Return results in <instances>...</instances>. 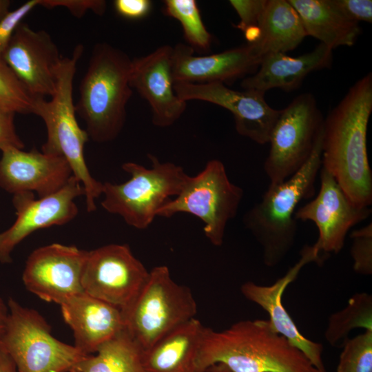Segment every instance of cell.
<instances>
[{
    "mask_svg": "<svg viewBox=\"0 0 372 372\" xmlns=\"http://www.w3.org/2000/svg\"><path fill=\"white\" fill-rule=\"evenodd\" d=\"M372 112V74L357 81L323 121L322 167L350 201L360 208L372 203V173L366 132Z\"/></svg>",
    "mask_w": 372,
    "mask_h": 372,
    "instance_id": "cell-1",
    "label": "cell"
},
{
    "mask_svg": "<svg viewBox=\"0 0 372 372\" xmlns=\"http://www.w3.org/2000/svg\"><path fill=\"white\" fill-rule=\"evenodd\" d=\"M216 364L231 372H321L265 320H241L220 331L204 327L198 372Z\"/></svg>",
    "mask_w": 372,
    "mask_h": 372,
    "instance_id": "cell-2",
    "label": "cell"
},
{
    "mask_svg": "<svg viewBox=\"0 0 372 372\" xmlns=\"http://www.w3.org/2000/svg\"><path fill=\"white\" fill-rule=\"evenodd\" d=\"M131 68L132 59L122 50L107 43L94 47L75 105L94 142L112 141L122 131L132 94Z\"/></svg>",
    "mask_w": 372,
    "mask_h": 372,
    "instance_id": "cell-3",
    "label": "cell"
},
{
    "mask_svg": "<svg viewBox=\"0 0 372 372\" xmlns=\"http://www.w3.org/2000/svg\"><path fill=\"white\" fill-rule=\"evenodd\" d=\"M322 130L304 165L282 183L269 185L260 201L243 217L245 227L262 247L267 267L280 264L293 247L298 231L294 214L300 201L314 196L322 167Z\"/></svg>",
    "mask_w": 372,
    "mask_h": 372,
    "instance_id": "cell-4",
    "label": "cell"
},
{
    "mask_svg": "<svg viewBox=\"0 0 372 372\" xmlns=\"http://www.w3.org/2000/svg\"><path fill=\"white\" fill-rule=\"evenodd\" d=\"M83 47L76 45L70 57H62L56 69V88L51 99L34 98L32 114L44 122L47 139L41 152L63 156L69 163L73 176L81 182L85 190L86 209L96 210V200L103 194V183L95 179L85 162L84 147L89 136L80 127L73 102V81L77 62Z\"/></svg>",
    "mask_w": 372,
    "mask_h": 372,
    "instance_id": "cell-5",
    "label": "cell"
},
{
    "mask_svg": "<svg viewBox=\"0 0 372 372\" xmlns=\"http://www.w3.org/2000/svg\"><path fill=\"white\" fill-rule=\"evenodd\" d=\"M148 156L150 168L127 162L122 165L130 176L126 182L103 183V208L138 229H145L152 223L160 209L180 194L189 177L182 167Z\"/></svg>",
    "mask_w": 372,
    "mask_h": 372,
    "instance_id": "cell-6",
    "label": "cell"
},
{
    "mask_svg": "<svg viewBox=\"0 0 372 372\" xmlns=\"http://www.w3.org/2000/svg\"><path fill=\"white\" fill-rule=\"evenodd\" d=\"M125 329L143 351L196 318L197 304L190 289L176 282L169 268H152L131 305L123 312Z\"/></svg>",
    "mask_w": 372,
    "mask_h": 372,
    "instance_id": "cell-7",
    "label": "cell"
},
{
    "mask_svg": "<svg viewBox=\"0 0 372 372\" xmlns=\"http://www.w3.org/2000/svg\"><path fill=\"white\" fill-rule=\"evenodd\" d=\"M7 304L9 315L0 347L17 372H76L88 355L55 338L49 324L36 310L12 298Z\"/></svg>",
    "mask_w": 372,
    "mask_h": 372,
    "instance_id": "cell-8",
    "label": "cell"
},
{
    "mask_svg": "<svg viewBox=\"0 0 372 372\" xmlns=\"http://www.w3.org/2000/svg\"><path fill=\"white\" fill-rule=\"evenodd\" d=\"M243 194V189L230 181L224 164L212 159L197 175L189 176L180 194L161 208L157 216L192 214L203 222V231L210 242L220 247L228 222L238 214Z\"/></svg>",
    "mask_w": 372,
    "mask_h": 372,
    "instance_id": "cell-9",
    "label": "cell"
},
{
    "mask_svg": "<svg viewBox=\"0 0 372 372\" xmlns=\"http://www.w3.org/2000/svg\"><path fill=\"white\" fill-rule=\"evenodd\" d=\"M323 121L315 97L309 93L300 94L280 110L264 163L269 185L282 183L304 165L322 130Z\"/></svg>",
    "mask_w": 372,
    "mask_h": 372,
    "instance_id": "cell-10",
    "label": "cell"
},
{
    "mask_svg": "<svg viewBox=\"0 0 372 372\" xmlns=\"http://www.w3.org/2000/svg\"><path fill=\"white\" fill-rule=\"evenodd\" d=\"M149 273L128 245L110 244L88 251L81 284L85 293L123 312L138 296Z\"/></svg>",
    "mask_w": 372,
    "mask_h": 372,
    "instance_id": "cell-11",
    "label": "cell"
},
{
    "mask_svg": "<svg viewBox=\"0 0 372 372\" xmlns=\"http://www.w3.org/2000/svg\"><path fill=\"white\" fill-rule=\"evenodd\" d=\"M87 252L59 243L36 249L25 262L24 286L39 298L61 305L84 292L81 278Z\"/></svg>",
    "mask_w": 372,
    "mask_h": 372,
    "instance_id": "cell-12",
    "label": "cell"
},
{
    "mask_svg": "<svg viewBox=\"0 0 372 372\" xmlns=\"http://www.w3.org/2000/svg\"><path fill=\"white\" fill-rule=\"evenodd\" d=\"M83 196L84 187L74 176L63 188L47 196L35 198L30 192L13 194L17 218L0 234V262L10 263L15 247L33 232L72 220L78 214L75 199Z\"/></svg>",
    "mask_w": 372,
    "mask_h": 372,
    "instance_id": "cell-13",
    "label": "cell"
},
{
    "mask_svg": "<svg viewBox=\"0 0 372 372\" xmlns=\"http://www.w3.org/2000/svg\"><path fill=\"white\" fill-rule=\"evenodd\" d=\"M174 88L177 96L186 102L203 101L229 110L234 117L236 132L261 145L269 143L280 113L268 105L265 92L254 90H235L221 82L174 83Z\"/></svg>",
    "mask_w": 372,
    "mask_h": 372,
    "instance_id": "cell-14",
    "label": "cell"
},
{
    "mask_svg": "<svg viewBox=\"0 0 372 372\" xmlns=\"http://www.w3.org/2000/svg\"><path fill=\"white\" fill-rule=\"evenodd\" d=\"M320 176V189L318 195L297 209L294 216L297 220H311L316 224L319 234L313 245L326 257L327 254L341 251L349 230L366 220L371 209L354 205L333 176L322 167Z\"/></svg>",
    "mask_w": 372,
    "mask_h": 372,
    "instance_id": "cell-15",
    "label": "cell"
},
{
    "mask_svg": "<svg viewBox=\"0 0 372 372\" xmlns=\"http://www.w3.org/2000/svg\"><path fill=\"white\" fill-rule=\"evenodd\" d=\"M1 58L33 98L52 96L62 56L48 32L21 22Z\"/></svg>",
    "mask_w": 372,
    "mask_h": 372,
    "instance_id": "cell-16",
    "label": "cell"
},
{
    "mask_svg": "<svg viewBox=\"0 0 372 372\" xmlns=\"http://www.w3.org/2000/svg\"><path fill=\"white\" fill-rule=\"evenodd\" d=\"M298 261L273 284L263 286L248 281L241 285L240 291L245 298L256 303L268 313V320L278 333L301 351L318 370L326 372L322 358L323 346L305 338L300 332L282 301L285 289L294 281L306 265L316 262L320 265L325 260L313 245L304 246Z\"/></svg>",
    "mask_w": 372,
    "mask_h": 372,
    "instance_id": "cell-17",
    "label": "cell"
},
{
    "mask_svg": "<svg viewBox=\"0 0 372 372\" xmlns=\"http://www.w3.org/2000/svg\"><path fill=\"white\" fill-rule=\"evenodd\" d=\"M73 176L68 161L61 156L37 149L23 151L9 147L1 151L0 187L15 194L36 192L38 198L63 188Z\"/></svg>",
    "mask_w": 372,
    "mask_h": 372,
    "instance_id": "cell-18",
    "label": "cell"
},
{
    "mask_svg": "<svg viewBox=\"0 0 372 372\" xmlns=\"http://www.w3.org/2000/svg\"><path fill=\"white\" fill-rule=\"evenodd\" d=\"M172 52L173 47L165 45L132 59L131 87L149 103L152 123L159 127L174 124L187 107L174 91Z\"/></svg>",
    "mask_w": 372,
    "mask_h": 372,
    "instance_id": "cell-19",
    "label": "cell"
},
{
    "mask_svg": "<svg viewBox=\"0 0 372 372\" xmlns=\"http://www.w3.org/2000/svg\"><path fill=\"white\" fill-rule=\"evenodd\" d=\"M262 59L254 43L195 56L191 46L180 43L173 48L172 76L174 83H225L254 74Z\"/></svg>",
    "mask_w": 372,
    "mask_h": 372,
    "instance_id": "cell-20",
    "label": "cell"
},
{
    "mask_svg": "<svg viewBox=\"0 0 372 372\" xmlns=\"http://www.w3.org/2000/svg\"><path fill=\"white\" fill-rule=\"evenodd\" d=\"M60 306L63 318L73 332L74 346L86 355L95 353L125 327L120 309L85 292Z\"/></svg>",
    "mask_w": 372,
    "mask_h": 372,
    "instance_id": "cell-21",
    "label": "cell"
},
{
    "mask_svg": "<svg viewBox=\"0 0 372 372\" xmlns=\"http://www.w3.org/2000/svg\"><path fill=\"white\" fill-rule=\"evenodd\" d=\"M332 61V50L320 43L311 52L297 57L285 53L269 54L240 85L244 90L265 93L273 88L290 92L297 89L310 73L330 68Z\"/></svg>",
    "mask_w": 372,
    "mask_h": 372,
    "instance_id": "cell-22",
    "label": "cell"
},
{
    "mask_svg": "<svg viewBox=\"0 0 372 372\" xmlns=\"http://www.w3.org/2000/svg\"><path fill=\"white\" fill-rule=\"evenodd\" d=\"M203 328L196 318H192L143 351L145 372H198Z\"/></svg>",
    "mask_w": 372,
    "mask_h": 372,
    "instance_id": "cell-23",
    "label": "cell"
},
{
    "mask_svg": "<svg viewBox=\"0 0 372 372\" xmlns=\"http://www.w3.org/2000/svg\"><path fill=\"white\" fill-rule=\"evenodd\" d=\"M298 14L307 36L331 49L352 46L360 32L359 23L349 19L332 0H289Z\"/></svg>",
    "mask_w": 372,
    "mask_h": 372,
    "instance_id": "cell-24",
    "label": "cell"
},
{
    "mask_svg": "<svg viewBox=\"0 0 372 372\" xmlns=\"http://www.w3.org/2000/svg\"><path fill=\"white\" fill-rule=\"evenodd\" d=\"M258 27L260 34L252 43L263 59L295 49L307 36L298 14L286 0H267Z\"/></svg>",
    "mask_w": 372,
    "mask_h": 372,
    "instance_id": "cell-25",
    "label": "cell"
},
{
    "mask_svg": "<svg viewBox=\"0 0 372 372\" xmlns=\"http://www.w3.org/2000/svg\"><path fill=\"white\" fill-rule=\"evenodd\" d=\"M143 350L125 327L103 344L95 354L88 355L76 372H145Z\"/></svg>",
    "mask_w": 372,
    "mask_h": 372,
    "instance_id": "cell-26",
    "label": "cell"
},
{
    "mask_svg": "<svg viewBox=\"0 0 372 372\" xmlns=\"http://www.w3.org/2000/svg\"><path fill=\"white\" fill-rule=\"evenodd\" d=\"M355 328L372 330V297L368 293H355L343 309L330 316L324 338L332 346H338Z\"/></svg>",
    "mask_w": 372,
    "mask_h": 372,
    "instance_id": "cell-27",
    "label": "cell"
},
{
    "mask_svg": "<svg viewBox=\"0 0 372 372\" xmlns=\"http://www.w3.org/2000/svg\"><path fill=\"white\" fill-rule=\"evenodd\" d=\"M164 13L180 22L184 37L194 50L207 51L212 36L206 28L195 0H165Z\"/></svg>",
    "mask_w": 372,
    "mask_h": 372,
    "instance_id": "cell-28",
    "label": "cell"
},
{
    "mask_svg": "<svg viewBox=\"0 0 372 372\" xmlns=\"http://www.w3.org/2000/svg\"><path fill=\"white\" fill-rule=\"evenodd\" d=\"M337 372H372V330L342 344Z\"/></svg>",
    "mask_w": 372,
    "mask_h": 372,
    "instance_id": "cell-29",
    "label": "cell"
},
{
    "mask_svg": "<svg viewBox=\"0 0 372 372\" xmlns=\"http://www.w3.org/2000/svg\"><path fill=\"white\" fill-rule=\"evenodd\" d=\"M34 99L0 58V105L14 113L32 114Z\"/></svg>",
    "mask_w": 372,
    "mask_h": 372,
    "instance_id": "cell-30",
    "label": "cell"
},
{
    "mask_svg": "<svg viewBox=\"0 0 372 372\" xmlns=\"http://www.w3.org/2000/svg\"><path fill=\"white\" fill-rule=\"evenodd\" d=\"M351 255L353 260V270L359 274H372V224L353 230Z\"/></svg>",
    "mask_w": 372,
    "mask_h": 372,
    "instance_id": "cell-31",
    "label": "cell"
},
{
    "mask_svg": "<svg viewBox=\"0 0 372 372\" xmlns=\"http://www.w3.org/2000/svg\"><path fill=\"white\" fill-rule=\"evenodd\" d=\"M41 0H30L9 11L0 20V58L22 19L35 7L41 6Z\"/></svg>",
    "mask_w": 372,
    "mask_h": 372,
    "instance_id": "cell-32",
    "label": "cell"
},
{
    "mask_svg": "<svg viewBox=\"0 0 372 372\" xmlns=\"http://www.w3.org/2000/svg\"><path fill=\"white\" fill-rule=\"evenodd\" d=\"M267 0H231L230 4L237 12L240 21L236 27L244 32L258 26Z\"/></svg>",
    "mask_w": 372,
    "mask_h": 372,
    "instance_id": "cell-33",
    "label": "cell"
},
{
    "mask_svg": "<svg viewBox=\"0 0 372 372\" xmlns=\"http://www.w3.org/2000/svg\"><path fill=\"white\" fill-rule=\"evenodd\" d=\"M41 6L45 8L64 7L74 16L81 17L88 10L96 14H103L106 2L102 0H41Z\"/></svg>",
    "mask_w": 372,
    "mask_h": 372,
    "instance_id": "cell-34",
    "label": "cell"
},
{
    "mask_svg": "<svg viewBox=\"0 0 372 372\" xmlns=\"http://www.w3.org/2000/svg\"><path fill=\"white\" fill-rule=\"evenodd\" d=\"M14 112L0 105V150L15 147L23 149L24 143L17 133Z\"/></svg>",
    "mask_w": 372,
    "mask_h": 372,
    "instance_id": "cell-35",
    "label": "cell"
},
{
    "mask_svg": "<svg viewBox=\"0 0 372 372\" xmlns=\"http://www.w3.org/2000/svg\"><path fill=\"white\" fill-rule=\"evenodd\" d=\"M334 5L349 19L360 21L372 22V1L371 0H332Z\"/></svg>",
    "mask_w": 372,
    "mask_h": 372,
    "instance_id": "cell-36",
    "label": "cell"
},
{
    "mask_svg": "<svg viewBox=\"0 0 372 372\" xmlns=\"http://www.w3.org/2000/svg\"><path fill=\"white\" fill-rule=\"evenodd\" d=\"M114 8L118 15L128 19H141L148 15L152 8L149 0H115Z\"/></svg>",
    "mask_w": 372,
    "mask_h": 372,
    "instance_id": "cell-37",
    "label": "cell"
},
{
    "mask_svg": "<svg viewBox=\"0 0 372 372\" xmlns=\"http://www.w3.org/2000/svg\"><path fill=\"white\" fill-rule=\"evenodd\" d=\"M0 372H17L8 354L0 347Z\"/></svg>",
    "mask_w": 372,
    "mask_h": 372,
    "instance_id": "cell-38",
    "label": "cell"
},
{
    "mask_svg": "<svg viewBox=\"0 0 372 372\" xmlns=\"http://www.w3.org/2000/svg\"><path fill=\"white\" fill-rule=\"evenodd\" d=\"M9 309L8 304H6L0 296V338L2 335L8 320Z\"/></svg>",
    "mask_w": 372,
    "mask_h": 372,
    "instance_id": "cell-39",
    "label": "cell"
},
{
    "mask_svg": "<svg viewBox=\"0 0 372 372\" xmlns=\"http://www.w3.org/2000/svg\"><path fill=\"white\" fill-rule=\"evenodd\" d=\"M10 1L0 0V20L10 11Z\"/></svg>",
    "mask_w": 372,
    "mask_h": 372,
    "instance_id": "cell-40",
    "label": "cell"
},
{
    "mask_svg": "<svg viewBox=\"0 0 372 372\" xmlns=\"http://www.w3.org/2000/svg\"><path fill=\"white\" fill-rule=\"evenodd\" d=\"M206 372H231L223 364H216L210 366Z\"/></svg>",
    "mask_w": 372,
    "mask_h": 372,
    "instance_id": "cell-41",
    "label": "cell"
}]
</instances>
